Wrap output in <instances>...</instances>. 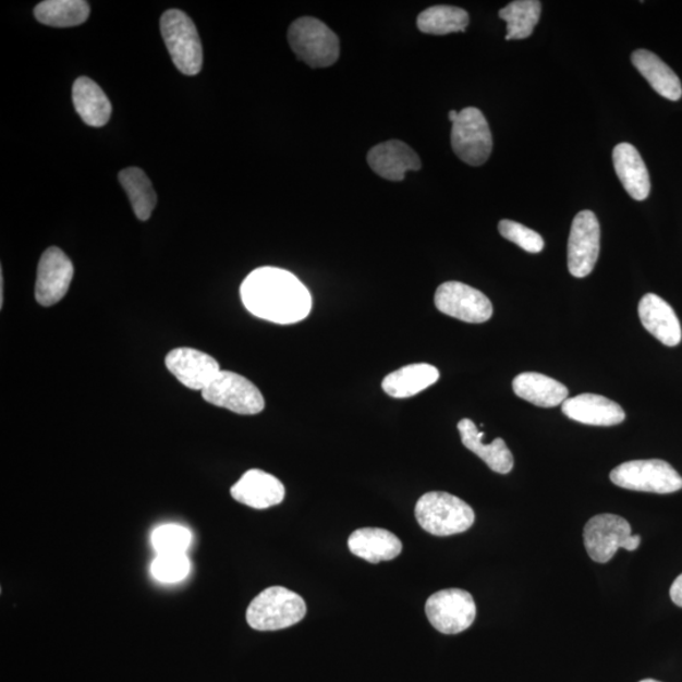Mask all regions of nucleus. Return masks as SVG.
I'll use <instances>...</instances> for the list:
<instances>
[{
    "mask_svg": "<svg viewBox=\"0 0 682 682\" xmlns=\"http://www.w3.org/2000/svg\"><path fill=\"white\" fill-rule=\"evenodd\" d=\"M245 308L259 319L289 325L306 319L312 313V293L295 275L281 268L255 269L241 288Z\"/></svg>",
    "mask_w": 682,
    "mask_h": 682,
    "instance_id": "nucleus-1",
    "label": "nucleus"
},
{
    "mask_svg": "<svg viewBox=\"0 0 682 682\" xmlns=\"http://www.w3.org/2000/svg\"><path fill=\"white\" fill-rule=\"evenodd\" d=\"M418 525L434 536L463 534L474 525L470 504L447 491H428L415 507Z\"/></svg>",
    "mask_w": 682,
    "mask_h": 682,
    "instance_id": "nucleus-2",
    "label": "nucleus"
},
{
    "mask_svg": "<svg viewBox=\"0 0 682 682\" xmlns=\"http://www.w3.org/2000/svg\"><path fill=\"white\" fill-rule=\"evenodd\" d=\"M306 602L303 597L283 586H271L252 600L247 622L256 631H280L304 620Z\"/></svg>",
    "mask_w": 682,
    "mask_h": 682,
    "instance_id": "nucleus-3",
    "label": "nucleus"
},
{
    "mask_svg": "<svg viewBox=\"0 0 682 682\" xmlns=\"http://www.w3.org/2000/svg\"><path fill=\"white\" fill-rule=\"evenodd\" d=\"M584 544L593 561L607 564L620 549L637 550L641 536H632L629 521L620 515L602 513L586 522Z\"/></svg>",
    "mask_w": 682,
    "mask_h": 682,
    "instance_id": "nucleus-4",
    "label": "nucleus"
},
{
    "mask_svg": "<svg viewBox=\"0 0 682 682\" xmlns=\"http://www.w3.org/2000/svg\"><path fill=\"white\" fill-rule=\"evenodd\" d=\"M161 34L171 59L182 74L194 76L203 68V46L192 19L179 10L163 13Z\"/></svg>",
    "mask_w": 682,
    "mask_h": 682,
    "instance_id": "nucleus-5",
    "label": "nucleus"
},
{
    "mask_svg": "<svg viewBox=\"0 0 682 682\" xmlns=\"http://www.w3.org/2000/svg\"><path fill=\"white\" fill-rule=\"evenodd\" d=\"M289 42L293 52L312 68H328L339 59V38L325 23L303 17L292 23Z\"/></svg>",
    "mask_w": 682,
    "mask_h": 682,
    "instance_id": "nucleus-6",
    "label": "nucleus"
},
{
    "mask_svg": "<svg viewBox=\"0 0 682 682\" xmlns=\"http://www.w3.org/2000/svg\"><path fill=\"white\" fill-rule=\"evenodd\" d=\"M616 486L647 494L670 495L682 489V477L660 459L632 460L610 473Z\"/></svg>",
    "mask_w": 682,
    "mask_h": 682,
    "instance_id": "nucleus-7",
    "label": "nucleus"
},
{
    "mask_svg": "<svg viewBox=\"0 0 682 682\" xmlns=\"http://www.w3.org/2000/svg\"><path fill=\"white\" fill-rule=\"evenodd\" d=\"M202 393L206 402L238 415H257L265 409L258 387L230 370H221Z\"/></svg>",
    "mask_w": 682,
    "mask_h": 682,
    "instance_id": "nucleus-8",
    "label": "nucleus"
},
{
    "mask_svg": "<svg viewBox=\"0 0 682 682\" xmlns=\"http://www.w3.org/2000/svg\"><path fill=\"white\" fill-rule=\"evenodd\" d=\"M451 147L463 162L480 166L488 161L494 138L486 117L477 108H465L459 112L451 130Z\"/></svg>",
    "mask_w": 682,
    "mask_h": 682,
    "instance_id": "nucleus-9",
    "label": "nucleus"
},
{
    "mask_svg": "<svg viewBox=\"0 0 682 682\" xmlns=\"http://www.w3.org/2000/svg\"><path fill=\"white\" fill-rule=\"evenodd\" d=\"M425 612L435 630L458 634L474 623L477 606L471 593L453 588L433 594L426 601Z\"/></svg>",
    "mask_w": 682,
    "mask_h": 682,
    "instance_id": "nucleus-10",
    "label": "nucleus"
},
{
    "mask_svg": "<svg viewBox=\"0 0 682 682\" xmlns=\"http://www.w3.org/2000/svg\"><path fill=\"white\" fill-rule=\"evenodd\" d=\"M600 251V226L596 214L584 210L577 214L571 226L568 243V267L576 279L593 272Z\"/></svg>",
    "mask_w": 682,
    "mask_h": 682,
    "instance_id": "nucleus-11",
    "label": "nucleus"
},
{
    "mask_svg": "<svg viewBox=\"0 0 682 682\" xmlns=\"http://www.w3.org/2000/svg\"><path fill=\"white\" fill-rule=\"evenodd\" d=\"M435 305L440 313L464 322H486L494 315V305L483 292L456 281L442 283L436 290Z\"/></svg>",
    "mask_w": 682,
    "mask_h": 682,
    "instance_id": "nucleus-12",
    "label": "nucleus"
},
{
    "mask_svg": "<svg viewBox=\"0 0 682 682\" xmlns=\"http://www.w3.org/2000/svg\"><path fill=\"white\" fill-rule=\"evenodd\" d=\"M74 277L73 261L58 247L44 252L39 259L35 297L37 303L50 307L66 296Z\"/></svg>",
    "mask_w": 682,
    "mask_h": 682,
    "instance_id": "nucleus-13",
    "label": "nucleus"
},
{
    "mask_svg": "<svg viewBox=\"0 0 682 682\" xmlns=\"http://www.w3.org/2000/svg\"><path fill=\"white\" fill-rule=\"evenodd\" d=\"M166 367L190 390L202 392L221 372L211 355L193 348L173 349L166 356Z\"/></svg>",
    "mask_w": 682,
    "mask_h": 682,
    "instance_id": "nucleus-14",
    "label": "nucleus"
},
{
    "mask_svg": "<svg viewBox=\"0 0 682 682\" xmlns=\"http://www.w3.org/2000/svg\"><path fill=\"white\" fill-rule=\"evenodd\" d=\"M230 495L244 506L255 510H267L282 503L285 495L283 484L280 479L273 477L264 471L252 470L244 473L243 477L238 480Z\"/></svg>",
    "mask_w": 682,
    "mask_h": 682,
    "instance_id": "nucleus-15",
    "label": "nucleus"
},
{
    "mask_svg": "<svg viewBox=\"0 0 682 682\" xmlns=\"http://www.w3.org/2000/svg\"><path fill=\"white\" fill-rule=\"evenodd\" d=\"M368 163L380 178L390 181H402L409 171L422 169L418 155L401 141H388L373 147Z\"/></svg>",
    "mask_w": 682,
    "mask_h": 682,
    "instance_id": "nucleus-16",
    "label": "nucleus"
},
{
    "mask_svg": "<svg viewBox=\"0 0 682 682\" xmlns=\"http://www.w3.org/2000/svg\"><path fill=\"white\" fill-rule=\"evenodd\" d=\"M562 412L576 423L592 426H614L624 422L620 404L599 394L584 393L562 403Z\"/></svg>",
    "mask_w": 682,
    "mask_h": 682,
    "instance_id": "nucleus-17",
    "label": "nucleus"
},
{
    "mask_svg": "<svg viewBox=\"0 0 682 682\" xmlns=\"http://www.w3.org/2000/svg\"><path fill=\"white\" fill-rule=\"evenodd\" d=\"M638 315L644 328L666 346L681 343V325L673 308L655 293H647L638 305Z\"/></svg>",
    "mask_w": 682,
    "mask_h": 682,
    "instance_id": "nucleus-18",
    "label": "nucleus"
},
{
    "mask_svg": "<svg viewBox=\"0 0 682 682\" xmlns=\"http://www.w3.org/2000/svg\"><path fill=\"white\" fill-rule=\"evenodd\" d=\"M349 550L355 557L379 564L391 561L402 552V543L398 536L385 528L366 527L354 531L348 540Z\"/></svg>",
    "mask_w": 682,
    "mask_h": 682,
    "instance_id": "nucleus-19",
    "label": "nucleus"
},
{
    "mask_svg": "<svg viewBox=\"0 0 682 682\" xmlns=\"http://www.w3.org/2000/svg\"><path fill=\"white\" fill-rule=\"evenodd\" d=\"M613 163L618 179L632 199L646 200L651 192V181L636 147L630 143H620L613 149Z\"/></svg>",
    "mask_w": 682,
    "mask_h": 682,
    "instance_id": "nucleus-20",
    "label": "nucleus"
},
{
    "mask_svg": "<svg viewBox=\"0 0 682 682\" xmlns=\"http://www.w3.org/2000/svg\"><path fill=\"white\" fill-rule=\"evenodd\" d=\"M458 430L463 446L475 455H478L491 471L499 474H509L513 470L514 459L503 439L498 438L487 446V443L483 442L484 433H480L477 425L470 418L462 419L458 424Z\"/></svg>",
    "mask_w": 682,
    "mask_h": 682,
    "instance_id": "nucleus-21",
    "label": "nucleus"
},
{
    "mask_svg": "<svg viewBox=\"0 0 682 682\" xmlns=\"http://www.w3.org/2000/svg\"><path fill=\"white\" fill-rule=\"evenodd\" d=\"M513 391L520 399L538 407H557L568 400L569 391L557 379L541 373L526 372L513 379Z\"/></svg>",
    "mask_w": 682,
    "mask_h": 682,
    "instance_id": "nucleus-22",
    "label": "nucleus"
},
{
    "mask_svg": "<svg viewBox=\"0 0 682 682\" xmlns=\"http://www.w3.org/2000/svg\"><path fill=\"white\" fill-rule=\"evenodd\" d=\"M439 378L438 368L431 364H410L388 375L383 379L382 388L393 399H409L438 382Z\"/></svg>",
    "mask_w": 682,
    "mask_h": 682,
    "instance_id": "nucleus-23",
    "label": "nucleus"
},
{
    "mask_svg": "<svg viewBox=\"0 0 682 682\" xmlns=\"http://www.w3.org/2000/svg\"><path fill=\"white\" fill-rule=\"evenodd\" d=\"M75 110L83 121L90 126H105L112 115V105L101 90V87L83 76L78 77L73 86Z\"/></svg>",
    "mask_w": 682,
    "mask_h": 682,
    "instance_id": "nucleus-24",
    "label": "nucleus"
},
{
    "mask_svg": "<svg viewBox=\"0 0 682 682\" xmlns=\"http://www.w3.org/2000/svg\"><path fill=\"white\" fill-rule=\"evenodd\" d=\"M632 62L640 74L646 78L653 89L661 97L678 101L682 97V85L679 76L666 65L655 53L637 50L632 53Z\"/></svg>",
    "mask_w": 682,
    "mask_h": 682,
    "instance_id": "nucleus-25",
    "label": "nucleus"
},
{
    "mask_svg": "<svg viewBox=\"0 0 682 682\" xmlns=\"http://www.w3.org/2000/svg\"><path fill=\"white\" fill-rule=\"evenodd\" d=\"M89 14V3L84 0H46L35 8L38 22L58 28L81 26Z\"/></svg>",
    "mask_w": 682,
    "mask_h": 682,
    "instance_id": "nucleus-26",
    "label": "nucleus"
},
{
    "mask_svg": "<svg viewBox=\"0 0 682 682\" xmlns=\"http://www.w3.org/2000/svg\"><path fill=\"white\" fill-rule=\"evenodd\" d=\"M119 181L130 196L136 217L142 221L148 220L156 208L157 195L147 174L138 168H129L119 173Z\"/></svg>",
    "mask_w": 682,
    "mask_h": 682,
    "instance_id": "nucleus-27",
    "label": "nucleus"
},
{
    "mask_svg": "<svg viewBox=\"0 0 682 682\" xmlns=\"http://www.w3.org/2000/svg\"><path fill=\"white\" fill-rule=\"evenodd\" d=\"M541 8L537 0H515L499 11V17L507 23V41L533 35L540 21Z\"/></svg>",
    "mask_w": 682,
    "mask_h": 682,
    "instance_id": "nucleus-28",
    "label": "nucleus"
},
{
    "mask_svg": "<svg viewBox=\"0 0 682 682\" xmlns=\"http://www.w3.org/2000/svg\"><path fill=\"white\" fill-rule=\"evenodd\" d=\"M470 25V14L462 8L435 5L418 15L417 27L427 35L443 36L464 32Z\"/></svg>",
    "mask_w": 682,
    "mask_h": 682,
    "instance_id": "nucleus-29",
    "label": "nucleus"
},
{
    "mask_svg": "<svg viewBox=\"0 0 682 682\" xmlns=\"http://www.w3.org/2000/svg\"><path fill=\"white\" fill-rule=\"evenodd\" d=\"M192 543V534L186 527L165 525L153 535V544L158 555L185 553Z\"/></svg>",
    "mask_w": 682,
    "mask_h": 682,
    "instance_id": "nucleus-30",
    "label": "nucleus"
},
{
    "mask_svg": "<svg viewBox=\"0 0 682 682\" xmlns=\"http://www.w3.org/2000/svg\"><path fill=\"white\" fill-rule=\"evenodd\" d=\"M498 230L504 240L519 245L528 253H540L545 247L544 238L540 234L517 221L507 219L499 221Z\"/></svg>",
    "mask_w": 682,
    "mask_h": 682,
    "instance_id": "nucleus-31",
    "label": "nucleus"
},
{
    "mask_svg": "<svg viewBox=\"0 0 682 682\" xmlns=\"http://www.w3.org/2000/svg\"><path fill=\"white\" fill-rule=\"evenodd\" d=\"M150 570L157 581L178 583L188 575L190 561L185 553L158 555Z\"/></svg>",
    "mask_w": 682,
    "mask_h": 682,
    "instance_id": "nucleus-32",
    "label": "nucleus"
},
{
    "mask_svg": "<svg viewBox=\"0 0 682 682\" xmlns=\"http://www.w3.org/2000/svg\"><path fill=\"white\" fill-rule=\"evenodd\" d=\"M670 597L678 607L682 608V574L671 585Z\"/></svg>",
    "mask_w": 682,
    "mask_h": 682,
    "instance_id": "nucleus-33",
    "label": "nucleus"
},
{
    "mask_svg": "<svg viewBox=\"0 0 682 682\" xmlns=\"http://www.w3.org/2000/svg\"><path fill=\"white\" fill-rule=\"evenodd\" d=\"M458 115H459V112H455V110H451V112L449 113L450 122L454 123L456 121Z\"/></svg>",
    "mask_w": 682,
    "mask_h": 682,
    "instance_id": "nucleus-34",
    "label": "nucleus"
},
{
    "mask_svg": "<svg viewBox=\"0 0 682 682\" xmlns=\"http://www.w3.org/2000/svg\"><path fill=\"white\" fill-rule=\"evenodd\" d=\"M640 682H661V681H657V680H654V679H646V680H642Z\"/></svg>",
    "mask_w": 682,
    "mask_h": 682,
    "instance_id": "nucleus-35",
    "label": "nucleus"
}]
</instances>
